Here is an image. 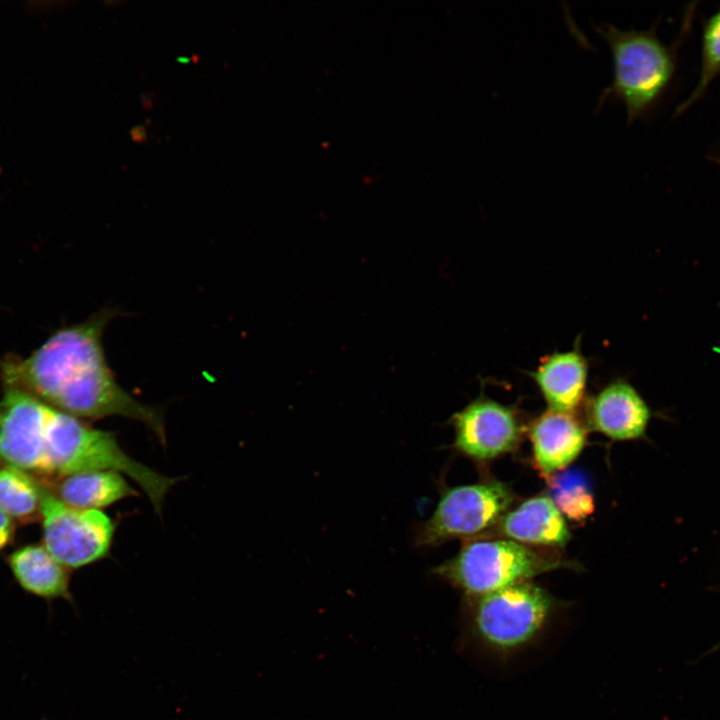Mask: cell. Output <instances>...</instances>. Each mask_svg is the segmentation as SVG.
I'll return each mask as SVG.
<instances>
[{"label":"cell","instance_id":"10","mask_svg":"<svg viewBox=\"0 0 720 720\" xmlns=\"http://www.w3.org/2000/svg\"><path fill=\"white\" fill-rule=\"evenodd\" d=\"M529 435L535 464L544 475L573 462L586 442V430L573 412L553 409L534 420Z\"/></svg>","mask_w":720,"mask_h":720},{"label":"cell","instance_id":"19","mask_svg":"<svg viewBox=\"0 0 720 720\" xmlns=\"http://www.w3.org/2000/svg\"><path fill=\"white\" fill-rule=\"evenodd\" d=\"M719 647H720V642H719L718 645L715 647V649H717V648H719Z\"/></svg>","mask_w":720,"mask_h":720},{"label":"cell","instance_id":"17","mask_svg":"<svg viewBox=\"0 0 720 720\" xmlns=\"http://www.w3.org/2000/svg\"><path fill=\"white\" fill-rule=\"evenodd\" d=\"M720 74V10L705 24L702 38L701 68L698 83L680 111L693 104Z\"/></svg>","mask_w":720,"mask_h":720},{"label":"cell","instance_id":"7","mask_svg":"<svg viewBox=\"0 0 720 720\" xmlns=\"http://www.w3.org/2000/svg\"><path fill=\"white\" fill-rule=\"evenodd\" d=\"M40 517L44 547L66 568L84 567L110 554L116 524L103 511L67 505L43 488Z\"/></svg>","mask_w":720,"mask_h":720},{"label":"cell","instance_id":"6","mask_svg":"<svg viewBox=\"0 0 720 720\" xmlns=\"http://www.w3.org/2000/svg\"><path fill=\"white\" fill-rule=\"evenodd\" d=\"M512 501L510 489L497 481L447 488L432 515L418 524L415 545L435 547L476 535L499 522Z\"/></svg>","mask_w":720,"mask_h":720},{"label":"cell","instance_id":"3","mask_svg":"<svg viewBox=\"0 0 720 720\" xmlns=\"http://www.w3.org/2000/svg\"><path fill=\"white\" fill-rule=\"evenodd\" d=\"M612 58V81L600 95L621 103L628 122L646 116L670 83L675 62L671 50L653 30H622L611 24L596 27Z\"/></svg>","mask_w":720,"mask_h":720},{"label":"cell","instance_id":"15","mask_svg":"<svg viewBox=\"0 0 720 720\" xmlns=\"http://www.w3.org/2000/svg\"><path fill=\"white\" fill-rule=\"evenodd\" d=\"M42 490L23 470L9 465L0 468V509L12 519L24 522L40 514Z\"/></svg>","mask_w":720,"mask_h":720},{"label":"cell","instance_id":"11","mask_svg":"<svg viewBox=\"0 0 720 720\" xmlns=\"http://www.w3.org/2000/svg\"><path fill=\"white\" fill-rule=\"evenodd\" d=\"M589 366L574 347L544 356L531 377L550 409L573 412L584 399Z\"/></svg>","mask_w":720,"mask_h":720},{"label":"cell","instance_id":"2","mask_svg":"<svg viewBox=\"0 0 720 720\" xmlns=\"http://www.w3.org/2000/svg\"><path fill=\"white\" fill-rule=\"evenodd\" d=\"M0 460L55 480L91 470L120 473L137 483L158 514L178 481L132 458L112 432L12 388L0 399Z\"/></svg>","mask_w":720,"mask_h":720},{"label":"cell","instance_id":"18","mask_svg":"<svg viewBox=\"0 0 720 720\" xmlns=\"http://www.w3.org/2000/svg\"><path fill=\"white\" fill-rule=\"evenodd\" d=\"M14 530L13 519L0 509V550L12 540Z\"/></svg>","mask_w":720,"mask_h":720},{"label":"cell","instance_id":"13","mask_svg":"<svg viewBox=\"0 0 720 720\" xmlns=\"http://www.w3.org/2000/svg\"><path fill=\"white\" fill-rule=\"evenodd\" d=\"M56 493L67 505L87 510L107 508L137 495L124 475L106 470L74 473L57 480Z\"/></svg>","mask_w":720,"mask_h":720},{"label":"cell","instance_id":"5","mask_svg":"<svg viewBox=\"0 0 720 720\" xmlns=\"http://www.w3.org/2000/svg\"><path fill=\"white\" fill-rule=\"evenodd\" d=\"M471 599L470 627L474 637L501 655L532 642L555 608L551 595L528 581Z\"/></svg>","mask_w":720,"mask_h":720},{"label":"cell","instance_id":"16","mask_svg":"<svg viewBox=\"0 0 720 720\" xmlns=\"http://www.w3.org/2000/svg\"><path fill=\"white\" fill-rule=\"evenodd\" d=\"M551 499L562 515L581 521L594 511V498L585 475L569 470L551 479Z\"/></svg>","mask_w":720,"mask_h":720},{"label":"cell","instance_id":"14","mask_svg":"<svg viewBox=\"0 0 720 720\" xmlns=\"http://www.w3.org/2000/svg\"><path fill=\"white\" fill-rule=\"evenodd\" d=\"M8 562L15 579L26 591L49 599H72L69 569L59 563L44 546H24L14 551Z\"/></svg>","mask_w":720,"mask_h":720},{"label":"cell","instance_id":"8","mask_svg":"<svg viewBox=\"0 0 720 720\" xmlns=\"http://www.w3.org/2000/svg\"><path fill=\"white\" fill-rule=\"evenodd\" d=\"M454 447L475 460H488L515 448L521 425L514 410L488 398H478L451 419Z\"/></svg>","mask_w":720,"mask_h":720},{"label":"cell","instance_id":"9","mask_svg":"<svg viewBox=\"0 0 720 720\" xmlns=\"http://www.w3.org/2000/svg\"><path fill=\"white\" fill-rule=\"evenodd\" d=\"M651 410L629 382L617 379L604 386L588 404L591 427L614 440L644 436Z\"/></svg>","mask_w":720,"mask_h":720},{"label":"cell","instance_id":"1","mask_svg":"<svg viewBox=\"0 0 720 720\" xmlns=\"http://www.w3.org/2000/svg\"><path fill=\"white\" fill-rule=\"evenodd\" d=\"M115 314L104 308L56 331L25 358H0V381L4 388L26 392L81 420L118 416L140 421L165 445L161 410L123 389L107 363L102 337Z\"/></svg>","mask_w":720,"mask_h":720},{"label":"cell","instance_id":"4","mask_svg":"<svg viewBox=\"0 0 720 720\" xmlns=\"http://www.w3.org/2000/svg\"><path fill=\"white\" fill-rule=\"evenodd\" d=\"M562 566L531 548L507 539L470 540L433 573L470 598L526 582L543 572Z\"/></svg>","mask_w":720,"mask_h":720},{"label":"cell","instance_id":"12","mask_svg":"<svg viewBox=\"0 0 720 720\" xmlns=\"http://www.w3.org/2000/svg\"><path fill=\"white\" fill-rule=\"evenodd\" d=\"M501 534L509 540L542 546H564L570 532L564 516L551 498H530L499 521Z\"/></svg>","mask_w":720,"mask_h":720}]
</instances>
